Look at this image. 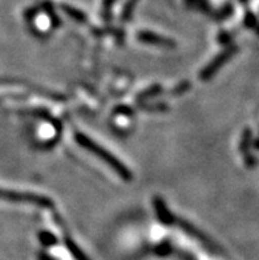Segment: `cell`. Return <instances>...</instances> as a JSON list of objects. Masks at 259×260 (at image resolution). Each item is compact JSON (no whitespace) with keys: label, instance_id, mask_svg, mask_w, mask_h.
I'll list each match as a JSON object with an SVG mask.
<instances>
[{"label":"cell","instance_id":"3","mask_svg":"<svg viewBox=\"0 0 259 260\" xmlns=\"http://www.w3.org/2000/svg\"><path fill=\"white\" fill-rule=\"evenodd\" d=\"M238 52V47H229L226 48L225 51L220 53L217 57H214L210 61V64H208L200 73V78L202 81H209L211 77H214L217 74V71L224 66L225 64H228V61L234 56L235 53Z\"/></svg>","mask_w":259,"mask_h":260},{"label":"cell","instance_id":"9","mask_svg":"<svg viewBox=\"0 0 259 260\" xmlns=\"http://www.w3.org/2000/svg\"><path fill=\"white\" fill-rule=\"evenodd\" d=\"M38 239H40L41 244L44 247H53L58 243V239L55 234L51 233V231H47V230H42L38 233Z\"/></svg>","mask_w":259,"mask_h":260},{"label":"cell","instance_id":"10","mask_svg":"<svg viewBox=\"0 0 259 260\" xmlns=\"http://www.w3.org/2000/svg\"><path fill=\"white\" fill-rule=\"evenodd\" d=\"M138 2H139V0H127L126 4H124V7H123L122 14H120V19H122L123 21L131 20V17H133L134 11H135Z\"/></svg>","mask_w":259,"mask_h":260},{"label":"cell","instance_id":"11","mask_svg":"<svg viewBox=\"0 0 259 260\" xmlns=\"http://www.w3.org/2000/svg\"><path fill=\"white\" fill-rule=\"evenodd\" d=\"M251 135L252 132L250 128H246L242 134V138H241V142H239V151L245 155V153H249L250 149V143H251Z\"/></svg>","mask_w":259,"mask_h":260},{"label":"cell","instance_id":"1","mask_svg":"<svg viewBox=\"0 0 259 260\" xmlns=\"http://www.w3.org/2000/svg\"><path fill=\"white\" fill-rule=\"evenodd\" d=\"M75 142L78 143V146H81L82 148H85L86 151H89L90 153L96 155L99 160H102L105 164L113 169L114 172L118 175L122 180L124 181H131L134 179L133 173L127 168L119 159H116L115 156L111 152H109L107 149L103 148L102 146H99L98 143H96L93 139H90L89 136H86L85 134H79L77 132L74 136Z\"/></svg>","mask_w":259,"mask_h":260},{"label":"cell","instance_id":"7","mask_svg":"<svg viewBox=\"0 0 259 260\" xmlns=\"http://www.w3.org/2000/svg\"><path fill=\"white\" fill-rule=\"evenodd\" d=\"M61 10L64 11L65 14L68 15L72 20H74L75 23H88V16H86V14L85 12H82L81 10H78V8L73 7V6H69V4H61Z\"/></svg>","mask_w":259,"mask_h":260},{"label":"cell","instance_id":"8","mask_svg":"<svg viewBox=\"0 0 259 260\" xmlns=\"http://www.w3.org/2000/svg\"><path fill=\"white\" fill-rule=\"evenodd\" d=\"M64 243H65V246H66V248H68L69 252H70V255L74 257V260H89L85 253H83V251L79 248L78 244L75 243L74 240H73L70 237L65 235Z\"/></svg>","mask_w":259,"mask_h":260},{"label":"cell","instance_id":"5","mask_svg":"<svg viewBox=\"0 0 259 260\" xmlns=\"http://www.w3.org/2000/svg\"><path fill=\"white\" fill-rule=\"evenodd\" d=\"M138 40L143 44L156 45V47H164V48H174L176 47V42L174 40H170L168 37H164L160 34H156L154 32L150 31H140L138 33Z\"/></svg>","mask_w":259,"mask_h":260},{"label":"cell","instance_id":"13","mask_svg":"<svg viewBox=\"0 0 259 260\" xmlns=\"http://www.w3.org/2000/svg\"><path fill=\"white\" fill-rule=\"evenodd\" d=\"M159 93H161V88L159 84H154V86H151V88H148L147 90L140 93V94L138 95V101H146V99L152 98V97L157 95Z\"/></svg>","mask_w":259,"mask_h":260},{"label":"cell","instance_id":"12","mask_svg":"<svg viewBox=\"0 0 259 260\" xmlns=\"http://www.w3.org/2000/svg\"><path fill=\"white\" fill-rule=\"evenodd\" d=\"M154 251L157 256H169L170 253L174 252V247H172V244H170L168 240H165V242H161L160 244H157V246L155 247Z\"/></svg>","mask_w":259,"mask_h":260},{"label":"cell","instance_id":"2","mask_svg":"<svg viewBox=\"0 0 259 260\" xmlns=\"http://www.w3.org/2000/svg\"><path fill=\"white\" fill-rule=\"evenodd\" d=\"M0 199L8 201V202L32 203V205H37V206L45 207V209H52V207L55 206V202L49 197L36 194V193L0 189Z\"/></svg>","mask_w":259,"mask_h":260},{"label":"cell","instance_id":"17","mask_svg":"<svg viewBox=\"0 0 259 260\" xmlns=\"http://www.w3.org/2000/svg\"><path fill=\"white\" fill-rule=\"evenodd\" d=\"M189 86H191V84H189V82H188V81L183 82V83H180L178 88L175 89L174 92H172V94L178 95V94H181V93H185L188 89H189Z\"/></svg>","mask_w":259,"mask_h":260},{"label":"cell","instance_id":"15","mask_svg":"<svg viewBox=\"0 0 259 260\" xmlns=\"http://www.w3.org/2000/svg\"><path fill=\"white\" fill-rule=\"evenodd\" d=\"M245 25L247 28H255L256 27V16L252 14L251 11L246 12L245 15Z\"/></svg>","mask_w":259,"mask_h":260},{"label":"cell","instance_id":"18","mask_svg":"<svg viewBox=\"0 0 259 260\" xmlns=\"http://www.w3.org/2000/svg\"><path fill=\"white\" fill-rule=\"evenodd\" d=\"M180 256L183 257L184 260H196L193 256H192V255H189V253H187V252H181Z\"/></svg>","mask_w":259,"mask_h":260},{"label":"cell","instance_id":"4","mask_svg":"<svg viewBox=\"0 0 259 260\" xmlns=\"http://www.w3.org/2000/svg\"><path fill=\"white\" fill-rule=\"evenodd\" d=\"M178 225L180 226V229L183 230L185 234L189 235V237H192V238H194L196 240H198L200 243L204 244L206 248H209V250L213 251V252H219V247L215 246V244L213 243V242H211V240L209 239V238L206 237L204 233H201V231H200L197 227H194L192 223L187 222L185 220H179Z\"/></svg>","mask_w":259,"mask_h":260},{"label":"cell","instance_id":"16","mask_svg":"<svg viewBox=\"0 0 259 260\" xmlns=\"http://www.w3.org/2000/svg\"><path fill=\"white\" fill-rule=\"evenodd\" d=\"M116 3V0H103L102 7H103V15H105L106 19L110 17V12H111V8H113L114 4Z\"/></svg>","mask_w":259,"mask_h":260},{"label":"cell","instance_id":"14","mask_svg":"<svg viewBox=\"0 0 259 260\" xmlns=\"http://www.w3.org/2000/svg\"><path fill=\"white\" fill-rule=\"evenodd\" d=\"M44 7H45V11H47V12L49 14V16H51V20L52 23H53V25H55V27L60 25V20H58L57 15L55 14V8L52 7V3H49V2L48 3H45Z\"/></svg>","mask_w":259,"mask_h":260},{"label":"cell","instance_id":"6","mask_svg":"<svg viewBox=\"0 0 259 260\" xmlns=\"http://www.w3.org/2000/svg\"><path fill=\"white\" fill-rule=\"evenodd\" d=\"M152 202H154L155 213H156L157 220L160 221L161 225H164V226H172V225H175L176 218H175L174 214L169 211L165 201H164L161 197H155Z\"/></svg>","mask_w":259,"mask_h":260}]
</instances>
